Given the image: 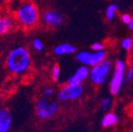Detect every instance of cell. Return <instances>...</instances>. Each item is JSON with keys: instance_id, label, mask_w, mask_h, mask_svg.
<instances>
[{"instance_id": "44dd1931", "label": "cell", "mask_w": 133, "mask_h": 132, "mask_svg": "<svg viewBox=\"0 0 133 132\" xmlns=\"http://www.w3.org/2000/svg\"><path fill=\"white\" fill-rule=\"evenodd\" d=\"M131 19H132V17L129 14H123L122 16H121V21H122V22L127 25H129V23H130Z\"/></svg>"}, {"instance_id": "277c9868", "label": "cell", "mask_w": 133, "mask_h": 132, "mask_svg": "<svg viewBox=\"0 0 133 132\" xmlns=\"http://www.w3.org/2000/svg\"><path fill=\"white\" fill-rule=\"evenodd\" d=\"M58 110V103L51 101L47 97L38 100L35 106L36 115L41 119H49L54 116Z\"/></svg>"}, {"instance_id": "ba28073f", "label": "cell", "mask_w": 133, "mask_h": 132, "mask_svg": "<svg viewBox=\"0 0 133 132\" xmlns=\"http://www.w3.org/2000/svg\"><path fill=\"white\" fill-rule=\"evenodd\" d=\"M42 19L45 25H47L49 27L56 28L62 24L64 18L60 12L54 10V9H50V10H46L43 14Z\"/></svg>"}, {"instance_id": "603a6c76", "label": "cell", "mask_w": 133, "mask_h": 132, "mask_svg": "<svg viewBox=\"0 0 133 132\" xmlns=\"http://www.w3.org/2000/svg\"><path fill=\"white\" fill-rule=\"evenodd\" d=\"M129 28L131 30V31H133V17H132V19H131L130 23L129 24Z\"/></svg>"}, {"instance_id": "e0dca14e", "label": "cell", "mask_w": 133, "mask_h": 132, "mask_svg": "<svg viewBox=\"0 0 133 132\" xmlns=\"http://www.w3.org/2000/svg\"><path fill=\"white\" fill-rule=\"evenodd\" d=\"M32 47L35 51L41 52L44 49V43L40 38H34L32 41Z\"/></svg>"}, {"instance_id": "7402d4cb", "label": "cell", "mask_w": 133, "mask_h": 132, "mask_svg": "<svg viewBox=\"0 0 133 132\" xmlns=\"http://www.w3.org/2000/svg\"><path fill=\"white\" fill-rule=\"evenodd\" d=\"M54 94V89L53 88H50V87H48V88H45V89L44 90V97H50V96H52V95Z\"/></svg>"}, {"instance_id": "9c48e42d", "label": "cell", "mask_w": 133, "mask_h": 132, "mask_svg": "<svg viewBox=\"0 0 133 132\" xmlns=\"http://www.w3.org/2000/svg\"><path fill=\"white\" fill-rule=\"evenodd\" d=\"M90 75V69L87 66H81L74 72V74L69 78L68 83L69 84H81Z\"/></svg>"}, {"instance_id": "8fae6325", "label": "cell", "mask_w": 133, "mask_h": 132, "mask_svg": "<svg viewBox=\"0 0 133 132\" xmlns=\"http://www.w3.org/2000/svg\"><path fill=\"white\" fill-rule=\"evenodd\" d=\"M76 52V47L69 43H60L54 48V54L56 56H65V55H70Z\"/></svg>"}, {"instance_id": "ffe728a7", "label": "cell", "mask_w": 133, "mask_h": 132, "mask_svg": "<svg viewBox=\"0 0 133 132\" xmlns=\"http://www.w3.org/2000/svg\"><path fill=\"white\" fill-rule=\"evenodd\" d=\"M91 49L94 52L103 51L104 50V44L102 43H94L91 44Z\"/></svg>"}, {"instance_id": "ac0fdd59", "label": "cell", "mask_w": 133, "mask_h": 132, "mask_svg": "<svg viewBox=\"0 0 133 132\" xmlns=\"http://www.w3.org/2000/svg\"><path fill=\"white\" fill-rule=\"evenodd\" d=\"M110 103H111V100L109 99L108 97H105L102 100V103H101V107H102L103 110H107L110 106Z\"/></svg>"}, {"instance_id": "30bf717a", "label": "cell", "mask_w": 133, "mask_h": 132, "mask_svg": "<svg viewBox=\"0 0 133 132\" xmlns=\"http://www.w3.org/2000/svg\"><path fill=\"white\" fill-rule=\"evenodd\" d=\"M11 117L10 112L6 108L0 109V130L1 132H8L11 126Z\"/></svg>"}, {"instance_id": "d4e9b609", "label": "cell", "mask_w": 133, "mask_h": 132, "mask_svg": "<svg viewBox=\"0 0 133 132\" xmlns=\"http://www.w3.org/2000/svg\"><path fill=\"white\" fill-rule=\"evenodd\" d=\"M0 132H1V130H0Z\"/></svg>"}, {"instance_id": "3957f363", "label": "cell", "mask_w": 133, "mask_h": 132, "mask_svg": "<svg viewBox=\"0 0 133 132\" xmlns=\"http://www.w3.org/2000/svg\"><path fill=\"white\" fill-rule=\"evenodd\" d=\"M111 67H112L111 61L106 58L100 64L92 67L91 69L90 70L89 75V78L91 82L96 85L103 84L107 78Z\"/></svg>"}, {"instance_id": "d6986e66", "label": "cell", "mask_w": 133, "mask_h": 132, "mask_svg": "<svg viewBox=\"0 0 133 132\" xmlns=\"http://www.w3.org/2000/svg\"><path fill=\"white\" fill-rule=\"evenodd\" d=\"M132 80H133V68H130L127 71V73L125 74V81H126V83H129Z\"/></svg>"}, {"instance_id": "2e32d148", "label": "cell", "mask_w": 133, "mask_h": 132, "mask_svg": "<svg viewBox=\"0 0 133 132\" xmlns=\"http://www.w3.org/2000/svg\"><path fill=\"white\" fill-rule=\"evenodd\" d=\"M133 45V42L132 39L130 38H125V39L122 40L121 42V46H122L123 49H125L126 51H129V50L132 48Z\"/></svg>"}, {"instance_id": "cb8c5ba5", "label": "cell", "mask_w": 133, "mask_h": 132, "mask_svg": "<svg viewBox=\"0 0 133 132\" xmlns=\"http://www.w3.org/2000/svg\"><path fill=\"white\" fill-rule=\"evenodd\" d=\"M131 39H132V42H133V32H132V36H131Z\"/></svg>"}, {"instance_id": "6da1fadb", "label": "cell", "mask_w": 133, "mask_h": 132, "mask_svg": "<svg viewBox=\"0 0 133 132\" xmlns=\"http://www.w3.org/2000/svg\"><path fill=\"white\" fill-rule=\"evenodd\" d=\"M31 54L27 48L18 46L11 50L6 57V68L13 74H22L31 66Z\"/></svg>"}, {"instance_id": "5bb4252c", "label": "cell", "mask_w": 133, "mask_h": 132, "mask_svg": "<svg viewBox=\"0 0 133 132\" xmlns=\"http://www.w3.org/2000/svg\"><path fill=\"white\" fill-rule=\"evenodd\" d=\"M117 9H118V6L116 4H110L107 6L105 10V16L108 21H112L114 19Z\"/></svg>"}, {"instance_id": "5b68a950", "label": "cell", "mask_w": 133, "mask_h": 132, "mask_svg": "<svg viewBox=\"0 0 133 132\" xmlns=\"http://www.w3.org/2000/svg\"><path fill=\"white\" fill-rule=\"evenodd\" d=\"M125 70H126V64L122 60H116V64H115L114 74H113L110 85H109L110 93L113 95H116L120 91L121 87L124 82Z\"/></svg>"}, {"instance_id": "7a4b0ae2", "label": "cell", "mask_w": 133, "mask_h": 132, "mask_svg": "<svg viewBox=\"0 0 133 132\" xmlns=\"http://www.w3.org/2000/svg\"><path fill=\"white\" fill-rule=\"evenodd\" d=\"M17 19L25 28H31L37 23L39 12L33 3L27 1L19 5L16 12Z\"/></svg>"}, {"instance_id": "7c38bea8", "label": "cell", "mask_w": 133, "mask_h": 132, "mask_svg": "<svg viewBox=\"0 0 133 132\" xmlns=\"http://www.w3.org/2000/svg\"><path fill=\"white\" fill-rule=\"evenodd\" d=\"M13 27V19L8 16H0V34H6Z\"/></svg>"}, {"instance_id": "4fadbf2b", "label": "cell", "mask_w": 133, "mask_h": 132, "mask_svg": "<svg viewBox=\"0 0 133 132\" xmlns=\"http://www.w3.org/2000/svg\"><path fill=\"white\" fill-rule=\"evenodd\" d=\"M118 122V118L115 115L114 113H108L103 117L102 119V126L104 128H108V127H112L116 125V123Z\"/></svg>"}, {"instance_id": "52a82bcc", "label": "cell", "mask_w": 133, "mask_h": 132, "mask_svg": "<svg viewBox=\"0 0 133 132\" xmlns=\"http://www.w3.org/2000/svg\"><path fill=\"white\" fill-rule=\"evenodd\" d=\"M83 93L82 84H69L68 83L62 87L57 93L58 101L69 102L77 100L81 96Z\"/></svg>"}, {"instance_id": "9a60e30c", "label": "cell", "mask_w": 133, "mask_h": 132, "mask_svg": "<svg viewBox=\"0 0 133 132\" xmlns=\"http://www.w3.org/2000/svg\"><path fill=\"white\" fill-rule=\"evenodd\" d=\"M51 74H52V78L56 82L59 81V78H60V67L58 65H55L52 68V71H51Z\"/></svg>"}, {"instance_id": "8992f818", "label": "cell", "mask_w": 133, "mask_h": 132, "mask_svg": "<svg viewBox=\"0 0 133 132\" xmlns=\"http://www.w3.org/2000/svg\"><path fill=\"white\" fill-rule=\"evenodd\" d=\"M106 54L105 52L98 51V52H87L82 51L79 52L76 55V59L79 63L83 64L84 66L87 67H94L96 65L100 64L105 59Z\"/></svg>"}]
</instances>
